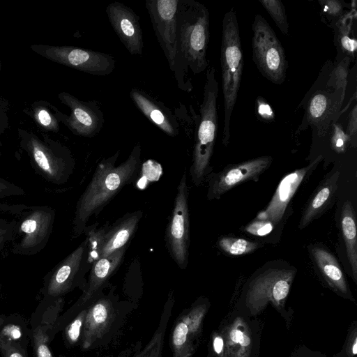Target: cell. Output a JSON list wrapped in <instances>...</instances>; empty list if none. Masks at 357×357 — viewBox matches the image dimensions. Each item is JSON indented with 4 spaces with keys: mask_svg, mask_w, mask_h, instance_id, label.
I'll use <instances>...</instances> for the list:
<instances>
[{
    "mask_svg": "<svg viewBox=\"0 0 357 357\" xmlns=\"http://www.w3.org/2000/svg\"><path fill=\"white\" fill-rule=\"evenodd\" d=\"M105 12L113 30L128 52L142 56L144 39L139 17L132 8L119 1L109 3Z\"/></svg>",
    "mask_w": 357,
    "mask_h": 357,
    "instance_id": "cell-18",
    "label": "cell"
},
{
    "mask_svg": "<svg viewBox=\"0 0 357 357\" xmlns=\"http://www.w3.org/2000/svg\"><path fill=\"white\" fill-rule=\"evenodd\" d=\"M309 250L314 264L328 284L335 290L347 294V282L336 257L326 248L317 244L312 245Z\"/></svg>",
    "mask_w": 357,
    "mask_h": 357,
    "instance_id": "cell-21",
    "label": "cell"
},
{
    "mask_svg": "<svg viewBox=\"0 0 357 357\" xmlns=\"http://www.w3.org/2000/svg\"><path fill=\"white\" fill-rule=\"evenodd\" d=\"M82 321L83 314H81L68 326L66 335L70 342H75L78 340L80 334V328L82 325Z\"/></svg>",
    "mask_w": 357,
    "mask_h": 357,
    "instance_id": "cell-38",
    "label": "cell"
},
{
    "mask_svg": "<svg viewBox=\"0 0 357 357\" xmlns=\"http://www.w3.org/2000/svg\"><path fill=\"white\" fill-rule=\"evenodd\" d=\"M130 97L146 119L166 135L176 137L178 134V123L172 111L163 102L137 88L131 89Z\"/></svg>",
    "mask_w": 357,
    "mask_h": 357,
    "instance_id": "cell-19",
    "label": "cell"
},
{
    "mask_svg": "<svg viewBox=\"0 0 357 357\" xmlns=\"http://www.w3.org/2000/svg\"><path fill=\"white\" fill-rule=\"evenodd\" d=\"M328 132L331 135L330 144L331 149L337 153H344L348 146L350 145V139L342 124L337 121L333 123Z\"/></svg>",
    "mask_w": 357,
    "mask_h": 357,
    "instance_id": "cell-31",
    "label": "cell"
},
{
    "mask_svg": "<svg viewBox=\"0 0 357 357\" xmlns=\"http://www.w3.org/2000/svg\"><path fill=\"white\" fill-rule=\"evenodd\" d=\"M218 92L215 69L213 66H208L190 168L192 182L196 186L202 183L211 169L210 163L218 129Z\"/></svg>",
    "mask_w": 357,
    "mask_h": 357,
    "instance_id": "cell-4",
    "label": "cell"
},
{
    "mask_svg": "<svg viewBox=\"0 0 357 357\" xmlns=\"http://www.w3.org/2000/svg\"><path fill=\"white\" fill-rule=\"evenodd\" d=\"M6 317L7 316L3 315V314L0 315V327L3 324Z\"/></svg>",
    "mask_w": 357,
    "mask_h": 357,
    "instance_id": "cell-45",
    "label": "cell"
},
{
    "mask_svg": "<svg viewBox=\"0 0 357 357\" xmlns=\"http://www.w3.org/2000/svg\"><path fill=\"white\" fill-rule=\"evenodd\" d=\"M275 226L268 220H254L245 227V231L254 236H264L270 234Z\"/></svg>",
    "mask_w": 357,
    "mask_h": 357,
    "instance_id": "cell-33",
    "label": "cell"
},
{
    "mask_svg": "<svg viewBox=\"0 0 357 357\" xmlns=\"http://www.w3.org/2000/svg\"><path fill=\"white\" fill-rule=\"evenodd\" d=\"M55 218V211L50 206L32 207L19 225L20 237L14 244L13 252L21 255H33L47 245Z\"/></svg>",
    "mask_w": 357,
    "mask_h": 357,
    "instance_id": "cell-12",
    "label": "cell"
},
{
    "mask_svg": "<svg viewBox=\"0 0 357 357\" xmlns=\"http://www.w3.org/2000/svg\"><path fill=\"white\" fill-rule=\"evenodd\" d=\"M209 11L195 0H178L176 11L178 63L174 73L178 86L192 90L187 74H199L208 67Z\"/></svg>",
    "mask_w": 357,
    "mask_h": 357,
    "instance_id": "cell-2",
    "label": "cell"
},
{
    "mask_svg": "<svg viewBox=\"0 0 357 357\" xmlns=\"http://www.w3.org/2000/svg\"><path fill=\"white\" fill-rule=\"evenodd\" d=\"M24 149L33 167L49 182L60 185L70 178L75 169V160L68 149L47 145L34 135L28 137Z\"/></svg>",
    "mask_w": 357,
    "mask_h": 357,
    "instance_id": "cell-10",
    "label": "cell"
},
{
    "mask_svg": "<svg viewBox=\"0 0 357 357\" xmlns=\"http://www.w3.org/2000/svg\"><path fill=\"white\" fill-rule=\"evenodd\" d=\"M351 62V61L349 57H336L335 66L331 69L327 81V84L340 91L344 98L346 93L349 67Z\"/></svg>",
    "mask_w": 357,
    "mask_h": 357,
    "instance_id": "cell-26",
    "label": "cell"
},
{
    "mask_svg": "<svg viewBox=\"0 0 357 357\" xmlns=\"http://www.w3.org/2000/svg\"><path fill=\"white\" fill-rule=\"evenodd\" d=\"M31 47L54 62L93 75H108L116 67L112 55L93 50L70 45H33Z\"/></svg>",
    "mask_w": 357,
    "mask_h": 357,
    "instance_id": "cell-9",
    "label": "cell"
},
{
    "mask_svg": "<svg viewBox=\"0 0 357 357\" xmlns=\"http://www.w3.org/2000/svg\"><path fill=\"white\" fill-rule=\"evenodd\" d=\"M0 70H1V65H0Z\"/></svg>",
    "mask_w": 357,
    "mask_h": 357,
    "instance_id": "cell-47",
    "label": "cell"
},
{
    "mask_svg": "<svg viewBox=\"0 0 357 357\" xmlns=\"http://www.w3.org/2000/svg\"><path fill=\"white\" fill-rule=\"evenodd\" d=\"M0 154H1V153H0Z\"/></svg>",
    "mask_w": 357,
    "mask_h": 357,
    "instance_id": "cell-48",
    "label": "cell"
},
{
    "mask_svg": "<svg viewBox=\"0 0 357 357\" xmlns=\"http://www.w3.org/2000/svg\"><path fill=\"white\" fill-rule=\"evenodd\" d=\"M255 112L257 116L263 121L272 122L275 119L273 109L262 97L256 99Z\"/></svg>",
    "mask_w": 357,
    "mask_h": 357,
    "instance_id": "cell-35",
    "label": "cell"
},
{
    "mask_svg": "<svg viewBox=\"0 0 357 357\" xmlns=\"http://www.w3.org/2000/svg\"><path fill=\"white\" fill-rule=\"evenodd\" d=\"M321 21L333 28L335 23L351 8L347 3L340 0H319Z\"/></svg>",
    "mask_w": 357,
    "mask_h": 357,
    "instance_id": "cell-28",
    "label": "cell"
},
{
    "mask_svg": "<svg viewBox=\"0 0 357 357\" xmlns=\"http://www.w3.org/2000/svg\"><path fill=\"white\" fill-rule=\"evenodd\" d=\"M142 149L136 144L128 158L119 165L120 151L102 159L77 201L73 220V238L84 233L90 218L98 214L126 185L136 178L141 165Z\"/></svg>",
    "mask_w": 357,
    "mask_h": 357,
    "instance_id": "cell-1",
    "label": "cell"
},
{
    "mask_svg": "<svg viewBox=\"0 0 357 357\" xmlns=\"http://www.w3.org/2000/svg\"><path fill=\"white\" fill-rule=\"evenodd\" d=\"M188 333V326L183 322L178 324L176 326L173 334L174 344L177 347L183 345L186 341Z\"/></svg>",
    "mask_w": 357,
    "mask_h": 357,
    "instance_id": "cell-39",
    "label": "cell"
},
{
    "mask_svg": "<svg viewBox=\"0 0 357 357\" xmlns=\"http://www.w3.org/2000/svg\"><path fill=\"white\" fill-rule=\"evenodd\" d=\"M351 352L353 355H356L357 354V340L356 337L354 338V343L351 347Z\"/></svg>",
    "mask_w": 357,
    "mask_h": 357,
    "instance_id": "cell-44",
    "label": "cell"
},
{
    "mask_svg": "<svg viewBox=\"0 0 357 357\" xmlns=\"http://www.w3.org/2000/svg\"><path fill=\"white\" fill-rule=\"evenodd\" d=\"M218 245L224 252L234 256L252 253L259 246L257 242L231 236H224L220 238Z\"/></svg>",
    "mask_w": 357,
    "mask_h": 357,
    "instance_id": "cell-27",
    "label": "cell"
},
{
    "mask_svg": "<svg viewBox=\"0 0 357 357\" xmlns=\"http://www.w3.org/2000/svg\"><path fill=\"white\" fill-rule=\"evenodd\" d=\"M0 352L3 357H27L26 351L20 345L6 340L1 336Z\"/></svg>",
    "mask_w": 357,
    "mask_h": 357,
    "instance_id": "cell-34",
    "label": "cell"
},
{
    "mask_svg": "<svg viewBox=\"0 0 357 357\" xmlns=\"http://www.w3.org/2000/svg\"><path fill=\"white\" fill-rule=\"evenodd\" d=\"M59 100L70 109L69 116L56 112L59 119L75 135L91 138L99 134L104 123V114L98 102L83 101L74 96L61 92Z\"/></svg>",
    "mask_w": 357,
    "mask_h": 357,
    "instance_id": "cell-15",
    "label": "cell"
},
{
    "mask_svg": "<svg viewBox=\"0 0 357 357\" xmlns=\"http://www.w3.org/2000/svg\"><path fill=\"white\" fill-rule=\"evenodd\" d=\"M340 227L344 238L347 256L351 266L354 281H357V237L356 216L354 207L346 201L341 211Z\"/></svg>",
    "mask_w": 357,
    "mask_h": 357,
    "instance_id": "cell-24",
    "label": "cell"
},
{
    "mask_svg": "<svg viewBox=\"0 0 357 357\" xmlns=\"http://www.w3.org/2000/svg\"><path fill=\"white\" fill-rule=\"evenodd\" d=\"M34 119L45 129L54 132L59 130V123L56 117L43 107H38L35 109Z\"/></svg>",
    "mask_w": 357,
    "mask_h": 357,
    "instance_id": "cell-32",
    "label": "cell"
},
{
    "mask_svg": "<svg viewBox=\"0 0 357 357\" xmlns=\"http://www.w3.org/2000/svg\"><path fill=\"white\" fill-rule=\"evenodd\" d=\"M0 292H1V287H0Z\"/></svg>",
    "mask_w": 357,
    "mask_h": 357,
    "instance_id": "cell-46",
    "label": "cell"
},
{
    "mask_svg": "<svg viewBox=\"0 0 357 357\" xmlns=\"http://www.w3.org/2000/svg\"><path fill=\"white\" fill-rule=\"evenodd\" d=\"M357 11L356 3L352 5L332 29L334 31V43L337 52V58L349 57L354 61L357 52L356 20Z\"/></svg>",
    "mask_w": 357,
    "mask_h": 357,
    "instance_id": "cell-22",
    "label": "cell"
},
{
    "mask_svg": "<svg viewBox=\"0 0 357 357\" xmlns=\"http://www.w3.org/2000/svg\"><path fill=\"white\" fill-rule=\"evenodd\" d=\"M345 132L350 139V145L356 146L357 135V105H354L349 112Z\"/></svg>",
    "mask_w": 357,
    "mask_h": 357,
    "instance_id": "cell-36",
    "label": "cell"
},
{
    "mask_svg": "<svg viewBox=\"0 0 357 357\" xmlns=\"http://www.w3.org/2000/svg\"><path fill=\"white\" fill-rule=\"evenodd\" d=\"M12 236V229L10 227L0 225V236Z\"/></svg>",
    "mask_w": 357,
    "mask_h": 357,
    "instance_id": "cell-42",
    "label": "cell"
},
{
    "mask_svg": "<svg viewBox=\"0 0 357 357\" xmlns=\"http://www.w3.org/2000/svg\"><path fill=\"white\" fill-rule=\"evenodd\" d=\"M24 195V190L0 177V198Z\"/></svg>",
    "mask_w": 357,
    "mask_h": 357,
    "instance_id": "cell-37",
    "label": "cell"
},
{
    "mask_svg": "<svg viewBox=\"0 0 357 357\" xmlns=\"http://www.w3.org/2000/svg\"><path fill=\"white\" fill-rule=\"evenodd\" d=\"M220 47L222 88L224 100L222 144L230 141V122L241 86L243 55L236 13L231 8L224 15Z\"/></svg>",
    "mask_w": 357,
    "mask_h": 357,
    "instance_id": "cell-3",
    "label": "cell"
},
{
    "mask_svg": "<svg viewBox=\"0 0 357 357\" xmlns=\"http://www.w3.org/2000/svg\"><path fill=\"white\" fill-rule=\"evenodd\" d=\"M284 35L289 33V24L284 4L280 0H259Z\"/></svg>",
    "mask_w": 357,
    "mask_h": 357,
    "instance_id": "cell-29",
    "label": "cell"
},
{
    "mask_svg": "<svg viewBox=\"0 0 357 357\" xmlns=\"http://www.w3.org/2000/svg\"><path fill=\"white\" fill-rule=\"evenodd\" d=\"M226 357H249L252 348L251 333L242 317H237L226 329Z\"/></svg>",
    "mask_w": 357,
    "mask_h": 357,
    "instance_id": "cell-23",
    "label": "cell"
},
{
    "mask_svg": "<svg viewBox=\"0 0 357 357\" xmlns=\"http://www.w3.org/2000/svg\"><path fill=\"white\" fill-rule=\"evenodd\" d=\"M90 268L86 238L50 273L44 284V299L51 301L66 294Z\"/></svg>",
    "mask_w": 357,
    "mask_h": 357,
    "instance_id": "cell-13",
    "label": "cell"
},
{
    "mask_svg": "<svg viewBox=\"0 0 357 357\" xmlns=\"http://www.w3.org/2000/svg\"><path fill=\"white\" fill-rule=\"evenodd\" d=\"M252 59L260 73L271 82L282 84L286 79L287 61L274 30L257 14L252 24Z\"/></svg>",
    "mask_w": 357,
    "mask_h": 357,
    "instance_id": "cell-6",
    "label": "cell"
},
{
    "mask_svg": "<svg viewBox=\"0 0 357 357\" xmlns=\"http://www.w3.org/2000/svg\"><path fill=\"white\" fill-rule=\"evenodd\" d=\"M225 347V340L224 339L220 336L217 335L214 337L213 340V349L217 354H220L222 353Z\"/></svg>",
    "mask_w": 357,
    "mask_h": 357,
    "instance_id": "cell-41",
    "label": "cell"
},
{
    "mask_svg": "<svg viewBox=\"0 0 357 357\" xmlns=\"http://www.w3.org/2000/svg\"><path fill=\"white\" fill-rule=\"evenodd\" d=\"M321 160L322 155H320L307 166L296 169L284 176L268 206L258 213L256 219L268 220L277 226L300 185L316 169Z\"/></svg>",
    "mask_w": 357,
    "mask_h": 357,
    "instance_id": "cell-17",
    "label": "cell"
},
{
    "mask_svg": "<svg viewBox=\"0 0 357 357\" xmlns=\"http://www.w3.org/2000/svg\"><path fill=\"white\" fill-rule=\"evenodd\" d=\"M344 100L340 91L327 84L325 88L314 90L309 97L305 119L307 124L317 128L319 136H326L331 125L337 121Z\"/></svg>",
    "mask_w": 357,
    "mask_h": 357,
    "instance_id": "cell-16",
    "label": "cell"
},
{
    "mask_svg": "<svg viewBox=\"0 0 357 357\" xmlns=\"http://www.w3.org/2000/svg\"><path fill=\"white\" fill-rule=\"evenodd\" d=\"M250 282L245 304L250 313H259L268 303L277 307L283 305L296 269L289 265H265Z\"/></svg>",
    "mask_w": 357,
    "mask_h": 357,
    "instance_id": "cell-5",
    "label": "cell"
},
{
    "mask_svg": "<svg viewBox=\"0 0 357 357\" xmlns=\"http://www.w3.org/2000/svg\"><path fill=\"white\" fill-rule=\"evenodd\" d=\"M28 328L24 319L17 314L7 316L0 327V336L20 345L25 351L28 344Z\"/></svg>",
    "mask_w": 357,
    "mask_h": 357,
    "instance_id": "cell-25",
    "label": "cell"
},
{
    "mask_svg": "<svg viewBox=\"0 0 357 357\" xmlns=\"http://www.w3.org/2000/svg\"><path fill=\"white\" fill-rule=\"evenodd\" d=\"M142 216L143 212L138 210L123 215L112 225L98 227L96 223L86 227L84 233L88 241V261L91 266L98 259L127 247Z\"/></svg>",
    "mask_w": 357,
    "mask_h": 357,
    "instance_id": "cell-7",
    "label": "cell"
},
{
    "mask_svg": "<svg viewBox=\"0 0 357 357\" xmlns=\"http://www.w3.org/2000/svg\"><path fill=\"white\" fill-rule=\"evenodd\" d=\"M340 172L337 169L328 174L312 193L307 202L298 224L302 229L319 217L335 197Z\"/></svg>",
    "mask_w": 357,
    "mask_h": 357,
    "instance_id": "cell-20",
    "label": "cell"
},
{
    "mask_svg": "<svg viewBox=\"0 0 357 357\" xmlns=\"http://www.w3.org/2000/svg\"><path fill=\"white\" fill-rule=\"evenodd\" d=\"M32 338L36 357H52L48 346L47 326L36 327L32 332Z\"/></svg>",
    "mask_w": 357,
    "mask_h": 357,
    "instance_id": "cell-30",
    "label": "cell"
},
{
    "mask_svg": "<svg viewBox=\"0 0 357 357\" xmlns=\"http://www.w3.org/2000/svg\"><path fill=\"white\" fill-rule=\"evenodd\" d=\"M272 162L271 156H260L239 163L229 164L222 171L211 174L208 176L207 199H220L227 191L243 182L257 181Z\"/></svg>",
    "mask_w": 357,
    "mask_h": 357,
    "instance_id": "cell-14",
    "label": "cell"
},
{
    "mask_svg": "<svg viewBox=\"0 0 357 357\" xmlns=\"http://www.w3.org/2000/svg\"><path fill=\"white\" fill-rule=\"evenodd\" d=\"M11 236H0V250L5 245L6 242L11 238Z\"/></svg>",
    "mask_w": 357,
    "mask_h": 357,
    "instance_id": "cell-43",
    "label": "cell"
},
{
    "mask_svg": "<svg viewBox=\"0 0 357 357\" xmlns=\"http://www.w3.org/2000/svg\"><path fill=\"white\" fill-rule=\"evenodd\" d=\"M107 317V310L105 306L99 303L96 304L93 309V318L97 323L103 322Z\"/></svg>",
    "mask_w": 357,
    "mask_h": 357,
    "instance_id": "cell-40",
    "label": "cell"
},
{
    "mask_svg": "<svg viewBox=\"0 0 357 357\" xmlns=\"http://www.w3.org/2000/svg\"><path fill=\"white\" fill-rule=\"evenodd\" d=\"M189 188L185 171L176 189L173 210L165 231L168 252L181 269L188 264L190 246Z\"/></svg>",
    "mask_w": 357,
    "mask_h": 357,
    "instance_id": "cell-8",
    "label": "cell"
},
{
    "mask_svg": "<svg viewBox=\"0 0 357 357\" xmlns=\"http://www.w3.org/2000/svg\"><path fill=\"white\" fill-rule=\"evenodd\" d=\"M178 0H146L147 10L157 40L175 73L178 63L176 11Z\"/></svg>",
    "mask_w": 357,
    "mask_h": 357,
    "instance_id": "cell-11",
    "label": "cell"
}]
</instances>
